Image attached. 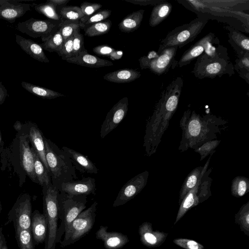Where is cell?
Masks as SVG:
<instances>
[{
    "instance_id": "1",
    "label": "cell",
    "mask_w": 249,
    "mask_h": 249,
    "mask_svg": "<svg viewBox=\"0 0 249 249\" xmlns=\"http://www.w3.org/2000/svg\"><path fill=\"white\" fill-rule=\"evenodd\" d=\"M183 85V79L178 77L161 92L146 125L143 146L147 157L156 152L169 121L178 108Z\"/></svg>"
},
{
    "instance_id": "2",
    "label": "cell",
    "mask_w": 249,
    "mask_h": 249,
    "mask_svg": "<svg viewBox=\"0 0 249 249\" xmlns=\"http://www.w3.org/2000/svg\"><path fill=\"white\" fill-rule=\"evenodd\" d=\"M227 123V121L215 115L201 116L188 108L179 121L182 135L179 151L183 152L189 148L194 150L206 142L217 139Z\"/></svg>"
},
{
    "instance_id": "3",
    "label": "cell",
    "mask_w": 249,
    "mask_h": 249,
    "mask_svg": "<svg viewBox=\"0 0 249 249\" xmlns=\"http://www.w3.org/2000/svg\"><path fill=\"white\" fill-rule=\"evenodd\" d=\"M45 157L52 184L58 190L63 183L77 178L76 169L71 159L50 139L44 138Z\"/></svg>"
},
{
    "instance_id": "4",
    "label": "cell",
    "mask_w": 249,
    "mask_h": 249,
    "mask_svg": "<svg viewBox=\"0 0 249 249\" xmlns=\"http://www.w3.org/2000/svg\"><path fill=\"white\" fill-rule=\"evenodd\" d=\"M43 214L48 224V232L45 241V249H55L58 228L59 190L51 183L42 186Z\"/></svg>"
},
{
    "instance_id": "5",
    "label": "cell",
    "mask_w": 249,
    "mask_h": 249,
    "mask_svg": "<svg viewBox=\"0 0 249 249\" xmlns=\"http://www.w3.org/2000/svg\"><path fill=\"white\" fill-rule=\"evenodd\" d=\"M208 20L206 17L199 15L189 23L175 28L162 39L158 51L174 46L180 48L193 41L201 32Z\"/></svg>"
},
{
    "instance_id": "6",
    "label": "cell",
    "mask_w": 249,
    "mask_h": 249,
    "mask_svg": "<svg viewBox=\"0 0 249 249\" xmlns=\"http://www.w3.org/2000/svg\"><path fill=\"white\" fill-rule=\"evenodd\" d=\"M58 201L60 223L58 228L57 243L61 241L68 226L86 208L87 196L71 195L59 191Z\"/></svg>"
},
{
    "instance_id": "7",
    "label": "cell",
    "mask_w": 249,
    "mask_h": 249,
    "mask_svg": "<svg viewBox=\"0 0 249 249\" xmlns=\"http://www.w3.org/2000/svg\"><path fill=\"white\" fill-rule=\"evenodd\" d=\"M234 71L229 58L211 57L203 53L197 58L192 73L198 79L214 78L224 75L231 76Z\"/></svg>"
},
{
    "instance_id": "8",
    "label": "cell",
    "mask_w": 249,
    "mask_h": 249,
    "mask_svg": "<svg viewBox=\"0 0 249 249\" xmlns=\"http://www.w3.org/2000/svg\"><path fill=\"white\" fill-rule=\"evenodd\" d=\"M97 205L96 201L94 202L68 226L64 232V239L60 242L61 248L75 243L91 231L95 222Z\"/></svg>"
},
{
    "instance_id": "9",
    "label": "cell",
    "mask_w": 249,
    "mask_h": 249,
    "mask_svg": "<svg viewBox=\"0 0 249 249\" xmlns=\"http://www.w3.org/2000/svg\"><path fill=\"white\" fill-rule=\"evenodd\" d=\"M212 168L206 170L196 185L185 196L181 203L174 222L175 225L192 208L209 198L212 195L211 187L212 178L210 177Z\"/></svg>"
},
{
    "instance_id": "10",
    "label": "cell",
    "mask_w": 249,
    "mask_h": 249,
    "mask_svg": "<svg viewBox=\"0 0 249 249\" xmlns=\"http://www.w3.org/2000/svg\"><path fill=\"white\" fill-rule=\"evenodd\" d=\"M178 47L164 48L157 52L152 51L147 55L139 59L142 69H148L155 74L160 75L178 66V61L175 59Z\"/></svg>"
},
{
    "instance_id": "11",
    "label": "cell",
    "mask_w": 249,
    "mask_h": 249,
    "mask_svg": "<svg viewBox=\"0 0 249 249\" xmlns=\"http://www.w3.org/2000/svg\"><path fill=\"white\" fill-rule=\"evenodd\" d=\"M31 198L29 194L20 195L8 213L7 220L4 225L11 222L15 229H23L31 231Z\"/></svg>"
},
{
    "instance_id": "12",
    "label": "cell",
    "mask_w": 249,
    "mask_h": 249,
    "mask_svg": "<svg viewBox=\"0 0 249 249\" xmlns=\"http://www.w3.org/2000/svg\"><path fill=\"white\" fill-rule=\"evenodd\" d=\"M60 22L52 19H39L31 18L24 21L18 22L16 28L22 33L36 38L41 37L44 42L58 29Z\"/></svg>"
},
{
    "instance_id": "13",
    "label": "cell",
    "mask_w": 249,
    "mask_h": 249,
    "mask_svg": "<svg viewBox=\"0 0 249 249\" xmlns=\"http://www.w3.org/2000/svg\"><path fill=\"white\" fill-rule=\"evenodd\" d=\"M149 176V172L145 171L129 180L121 189L113 207L124 205L139 194L146 186Z\"/></svg>"
},
{
    "instance_id": "14",
    "label": "cell",
    "mask_w": 249,
    "mask_h": 249,
    "mask_svg": "<svg viewBox=\"0 0 249 249\" xmlns=\"http://www.w3.org/2000/svg\"><path fill=\"white\" fill-rule=\"evenodd\" d=\"M128 100L127 97L120 100L107 114L100 130L101 138H104L109 133L116 128L123 121L128 110Z\"/></svg>"
},
{
    "instance_id": "15",
    "label": "cell",
    "mask_w": 249,
    "mask_h": 249,
    "mask_svg": "<svg viewBox=\"0 0 249 249\" xmlns=\"http://www.w3.org/2000/svg\"><path fill=\"white\" fill-rule=\"evenodd\" d=\"M18 140L20 166L28 177L33 182L38 184L35 173L34 157L28 136L21 131Z\"/></svg>"
},
{
    "instance_id": "16",
    "label": "cell",
    "mask_w": 249,
    "mask_h": 249,
    "mask_svg": "<svg viewBox=\"0 0 249 249\" xmlns=\"http://www.w3.org/2000/svg\"><path fill=\"white\" fill-rule=\"evenodd\" d=\"M17 130H21L27 135L30 143L31 144V147L49 173V169L45 157L44 136L37 125L34 123H29L26 124V126L24 127L21 125L20 126V128Z\"/></svg>"
},
{
    "instance_id": "17",
    "label": "cell",
    "mask_w": 249,
    "mask_h": 249,
    "mask_svg": "<svg viewBox=\"0 0 249 249\" xmlns=\"http://www.w3.org/2000/svg\"><path fill=\"white\" fill-rule=\"evenodd\" d=\"M17 0H0V18L11 23L22 16L32 7V4Z\"/></svg>"
},
{
    "instance_id": "18",
    "label": "cell",
    "mask_w": 249,
    "mask_h": 249,
    "mask_svg": "<svg viewBox=\"0 0 249 249\" xmlns=\"http://www.w3.org/2000/svg\"><path fill=\"white\" fill-rule=\"evenodd\" d=\"M59 191L71 195H95V179L88 177L81 180L64 182L61 184Z\"/></svg>"
},
{
    "instance_id": "19",
    "label": "cell",
    "mask_w": 249,
    "mask_h": 249,
    "mask_svg": "<svg viewBox=\"0 0 249 249\" xmlns=\"http://www.w3.org/2000/svg\"><path fill=\"white\" fill-rule=\"evenodd\" d=\"M138 232L141 243L150 248L160 246L168 235L166 232L154 231L152 224L149 222L142 223L139 227Z\"/></svg>"
},
{
    "instance_id": "20",
    "label": "cell",
    "mask_w": 249,
    "mask_h": 249,
    "mask_svg": "<svg viewBox=\"0 0 249 249\" xmlns=\"http://www.w3.org/2000/svg\"><path fill=\"white\" fill-rule=\"evenodd\" d=\"M107 226H100L95 235L97 239L101 240L106 249H120L129 240L126 235L116 231H108Z\"/></svg>"
},
{
    "instance_id": "21",
    "label": "cell",
    "mask_w": 249,
    "mask_h": 249,
    "mask_svg": "<svg viewBox=\"0 0 249 249\" xmlns=\"http://www.w3.org/2000/svg\"><path fill=\"white\" fill-rule=\"evenodd\" d=\"M31 232L34 245H37L44 242L48 232V224L45 215L38 210L32 213Z\"/></svg>"
},
{
    "instance_id": "22",
    "label": "cell",
    "mask_w": 249,
    "mask_h": 249,
    "mask_svg": "<svg viewBox=\"0 0 249 249\" xmlns=\"http://www.w3.org/2000/svg\"><path fill=\"white\" fill-rule=\"evenodd\" d=\"M71 159L75 169L81 173L97 174L98 169L92 161L86 156L66 146L61 148Z\"/></svg>"
},
{
    "instance_id": "23",
    "label": "cell",
    "mask_w": 249,
    "mask_h": 249,
    "mask_svg": "<svg viewBox=\"0 0 249 249\" xmlns=\"http://www.w3.org/2000/svg\"><path fill=\"white\" fill-rule=\"evenodd\" d=\"M16 42L23 51L34 59L41 62H50L39 44L17 34L16 35Z\"/></svg>"
},
{
    "instance_id": "24",
    "label": "cell",
    "mask_w": 249,
    "mask_h": 249,
    "mask_svg": "<svg viewBox=\"0 0 249 249\" xmlns=\"http://www.w3.org/2000/svg\"><path fill=\"white\" fill-rule=\"evenodd\" d=\"M66 61L69 63L89 68H101L113 65V63L110 61L90 54L88 53L87 51L72 56Z\"/></svg>"
},
{
    "instance_id": "25",
    "label": "cell",
    "mask_w": 249,
    "mask_h": 249,
    "mask_svg": "<svg viewBox=\"0 0 249 249\" xmlns=\"http://www.w3.org/2000/svg\"><path fill=\"white\" fill-rule=\"evenodd\" d=\"M212 155L213 154L210 155L204 166L194 168L186 177L179 191V204L181 203L187 194L196 185L203 172L208 168Z\"/></svg>"
},
{
    "instance_id": "26",
    "label": "cell",
    "mask_w": 249,
    "mask_h": 249,
    "mask_svg": "<svg viewBox=\"0 0 249 249\" xmlns=\"http://www.w3.org/2000/svg\"><path fill=\"white\" fill-rule=\"evenodd\" d=\"M212 33H210L192 45L182 55L178 61V66L182 67L190 64L201 55L205 51L207 43Z\"/></svg>"
},
{
    "instance_id": "27",
    "label": "cell",
    "mask_w": 249,
    "mask_h": 249,
    "mask_svg": "<svg viewBox=\"0 0 249 249\" xmlns=\"http://www.w3.org/2000/svg\"><path fill=\"white\" fill-rule=\"evenodd\" d=\"M226 29L229 31L228 41L236 52L237 56L249 53V37L231 26H226Z\"/></svg>"
},
{
    "instance_id": "28",
    "label": "cell",
    "mask_w": 249,
    "mask_h": 249,
    "mask_svg": "<svg viewBox=\"0 0 249 249\" xmlns=\"http://www.w3.org/2000/svg\"><path fill=\"white\" fill-rule=\"evenodd\" d=\"M141 75V72L135 70L123 69L107 73L103 76V78L115 83H126L135 80Z\"/></svg>"
},
{
    "instance_id": "29",
    "label": "cell",
    "mask_w": 249,
    "mask_h": 249,
    "mask_svg": "<svg viewBox=\"0 0 249 249\" xmlns=\"http://www.w3.org/2000/svg\"><path fill=\"white\" fill-rule=\"evenodd\" d=\"M172 10L171 3L161 1L156 4L151 13L149 24L152 27L160 24L170 14Z\"/></svg>"
},
{
    "instance_id": "30",
    "label": "cell",
    "mask_w": 249,
    "mask_h": 249,
    "mask_svg": "<svg viewBox=\"0 0 249 249\" xmlns=\"http://www.w3.org/2000/svg\"><path fill=\"white\" fill-rule=\"evenodd\" d=\"M144 12V10L141 9L127 15L119 23V29L124 33H131L136 30L141 24Z\"/></svg>"
},
{
    "instance_id": "31",
    "label": "cell",
    "mask_w": 249,
    "mask_h": 249,
    "mask_svg": "<svg viewBox=\"0 0 249 249\" xmlns=\"http://www.w3.org/2000/svg\"><path fill=\"white\" fill-rule=\"evenodd\" d=\"M21 86L23 88L30 93L44 99H52L65 96L64 95L53 90L35 85L25 81L21 82Z\"/></svg>"
},
{
    "instance_id": "32",
    "label": "cell",
    "mask_w": 249,
    "mask_h": 249,
    "mask_svg": "<svg viewBox=\"0 0 249 249\" xmlns=\"http://www.w3.org/2000/svg\"><path fill=\"white\" fill-rule=\"evenodd\" d=\"M31 148L34 157L35 173L38 184L42 187L51 184V178L48 171L33 148Z\"/></svg>"
},
{
    "instance_id": "33",
    "label": "cell",
    "mask_w": 249,
    "mask_h": 249,
    "mask_svg": "<svg viewBox=\"0 0 249 249\" xmlns=\"http://www.w3.org/2000/svg\"><path fill=\"white\" fill-rule=\"evenodd\" d=\"M231 194L235 197H241L249 192V179L244 176H237L231 181Z\"/></svg>"
},
{
    "instance_id": "34",
    "label": "cell",
    "mask_w": 249,
    "mask_h": 249,
    "mask_svg": "<svg viewBox=\"0 0 249 249\" xmlns=\"http://www.w3.org/2000/svg\"><path fill=\"white\" fill-rule=\"evenodd\" d=\"M235 222L239 225L241 231L249 236V201L243 204L235 214Z\"/></svg>"
},
{
    "instance_id": "35",
    "label": "cell",
    "mask_w": 249,
    "mask_h": 249,
    "mask_svg": "<svg viewBox=\"0 0 249 249\" xmlns=\"http://www.w3.org/2000/svg\"><path fill=\"white\" fill-rule=\"evenodd\" d=\"M81 29H84V27L80 21L61 20L58 26V30L64 41Z\"/></svg>"
},
{
    "instance_id": "36",
    "label": "cell",
    "mask_w": 249,
    "mask_h": 249,
    "mask_svg": "<svg viewBox=\"0 0 249 249\" xmlns=\"http://www.w3.org/2000/svg\"><path fill=\"white\" fill-rule=\"evenodd\" d=\"M15 237L20 249H35L31 231L15 229Z\"/></svg>"
},
{
    "instance_id": "37",
    "label": "cell",
    "mask_w": 249,
    "mask_h": 249,
    "mask_svg": "<svg viewBox=\"0 0 249 249\" xmlns=\"http://www.w3.org/2000/svg\"><path fill=\"white\" fill-rule=\"evenodd\" d=\"M111 25L112 22L108 19L93 24L84 29L85 35L93 37L106 34L109 32Z\"/></svg>"
},
{
    "instance_id": "38",
    "label": "cell",
    "mask_w": 249,
    "mask_h": 249,
    "mask_svg": "<svg viewBox=\"0 0 249 249\" xmlns=\"http://www.w3.org/2000/svg\"><path fill=\"white\" fill-rule=\"evenodd\" d=\"M32 7L38 13L43 15L50 19L58 21L61 20V17L56 11V7L52 3L47 1L40 4L33 3Z\"/></svg>"
},
{
    "instance_id": "39",
    "label": "cell",
    "mask_w": 249,
    "mask_h": 249,
    "mask_svg": "<svg viewBox=\"0 0 249 249\" xmlns=\"http://www.w3.org/2000/svg\"><path fill=\"white\" fill-rule=\"evenodd\" d=\"M64 41L61 34L58 29L51 37L39 44L43 50L58 53L61 50Z\"/></svg>"
},
{
    "instance_id": "40",
    "label": "cell",
    "mask_w": 249,
    "mask_h": 249,
    "mask_svg": "<svg viewBox=\"0 0 249 249\" xmlns=\"http://www.w3.org/2000/svg\"><path fill=\"white\" fill-rule=\"evenodd\" d=\"M61 20L80 21L83 17L80 7L68 6L62 7L59 11Z\"/></svg>"
},
{
    "instance_id": "41",
    "label": "cell",
    "mask_w": 249,
    "mask_h": 249,
    "mask_svg": "<svg viewBox=\"0 0 249 249\" xmlns=\"http://www.w3.org/2000/svg\"><path fill=\"white\" fill-rule=\"evenodd\" d=\"M240 76L245 79L247 83L249 81V53L243 55L237 56L235 64L233 66Z\"/></svg>"
},
{
    "instance_id": "42",
    "label": "cell",
    "mask_w": 249,
    "mask_h": 249,
    "mask_svg": "<svg viewBox=\"0 0 249 249\" xmlns=\"http://www.w3.org/2000/svg\"><path fill=\"white\" fill-rule=\"evenodd\" d=\"M221 140H213L202 144L201 145L194 149V151L199 154L200 156V161H202L210 154H213L215 152V149L220 143Z\"/></svg>"
},
{
    "instance_id": "43",
    "label": "cell",
    "mask_w": 249,
    "mask_h": 249,
    "mask_svg": "<svg viewBox=\"0 0 249 249\" xmlns=\"http://www.w3.org/2000/svg\"><path fill=\"white\" fill-rule=\"evenodd\" d=\"M102 5L100 3L84 2L80 5V8L83 15V18L81 19V22L84 23L95 12L102 7Z\"/></svg>"
},
{
    "instance_id": "44",
    "label": "cell",
    "mask_w": 249,
    "mask_h": 249,
    "mask_svg": "<svg viewBox=\"0 0 249 249\" xmlns=\"http://www.w3.org/2000/svg\"><path fill=\"white\" fill-rule=\"evenodd\" d=\"M111 13V11L105 9L100 10L92 15L88 20L83 23L84 29L89 26L90 25L102 21L108 18Z\"/></svg>"
},
{
    "instance_id": "45",
    "label": "cell",
    "mask_w": 249,
    "mask_h": 249,
    "mask_svg": "<svg viewBox=\"0 0 249 249\" xmlns=\"http://www.w3.org/2000/svg\"><path fill=\"white\" fill-rule=\"evenodd\" d=\"M173 243L178 247L184 249H204L203 245L195 240L183 238H175Z\"/></svg>"
},
{
    "instance_id": "46",
    "label": "cell",
    "mask_w": 249,
    "mask_h": 249,
    "mask_svg": "<svg viewBox=\"0 0 249 249\" xmlns=\"http://www.w3.org/2000/svg\"><path fill=\"white\" fill-rule=\"evenodd\" d=\"M78 30L73 34V56H75L79 53L87 51L84 47V41L83 35Z\"/></svg>"
},
{
    "instance_id": "47",
    "label": "cell",
    "mask_w": 249,
    "mask_h": 249,
    "mask_svg": "<svg viewBox=\"0 0 249 249\" xmlns=\"http://www.w3.org/2000/svg\"><path fill=\"white\" fill-rule=\"evenodd\" d=\"M73 35L65 40L57 53L63 60H66L73 56Z\"/></svg>"
},
{
    "instance_id": "48",
    "label": "cell",
    "mask_w": 249,
    "mask_h": 249,
    "mask_svg": "<svg viewBox=\"0 0 249 249\" xmlns=\"http://www.w3.org/2000/svg\"><path fill=\"white\" fill-rule=\"evenodd\" d=\"M115 51V50L111 47L105 45H99L93 48V52L101 56L107 57H109Z\"/></svg>"
},
{
    "instance_id": "49",
    "label": "cell",
    "mask_w": 249,
    "mask_h": 249,
    "mask_svg": "<svg viewBox=\"0 0 249 249\" xmlns=\"http://www.w3.org/2000/svg\"><path fill=\"white\" fill-rule=\"evenodd\" d=\"M125 1L140 5H154L162 1L161 0H125Z\"/></svg>"
},
{
    "instance_id": "50",
    "label": "cell",
    "mask_w": 249,
    "mask_h": 249,
    "mask_svg": "<svg viewBox=\"0 0 249 249\" xmlns=\"http://www.w3.org/2000/svg\"><path fill=\"white\" fill-rule=\"evenodd\" d=\"M7 96L8 92L2 83L0 82V105L4 103Z\"/></svg>"
},
{
    "instance_id": "51",
    "label": "cell",
    "mask_w": 249,
    "mask_h": 249,
    "mask_svg": "<svg viewBox=\"0 0 249 249\" xmlns=\"http://www.w3.org/2000/svg\"><path fill=\"white\" fill-rule=\"evenodd\" d=\"M123 55V52L121 50H116L114 51L108 57L113 60L120 59Z\"/></svg>"
},
{
    "instance_id": "52",
    "label": "cell",
    "mask_w": 249,
    "mask_h": 249,
    "mask_svg": "<svg viewBox=\"0 0 249 249\" xmlns=\"http://www.w3.org/2000/svg\"><path fill=\"white\" fill-rule=\"evenodd\" d=\"M47 1L52 3L56 7L57 6L66 5L70 0H48Z\"/></svg>"
},
{
    "instance_id": "53",
    "label": "cell",
    "mask_w": 249,
    "mask_h": 249,
    "mask_svg": "<svg viewBox=\"0 0 249 249\" xmlns=\"http://www.w3.org/2000/svg\"><path fill=\"white\" fill-rule=\"evenodd\" d=\"M4 237L2 233V228H0V249L1 248V244L3 241V239Z\"/></svg>"
},
{
    "instance_id": "54",
    "label": "cell",
    "mask_w": 249,
    "mask_h": 249,
    "mask_svg": "<svg viewBox=\"0 0 249 249\" xmlns=\"http://www.w3.org/2000/svg\"><path fill=\"white\" fill-rule=\"evenodd\" d=\"M0 249H8L6 242L5 239V238L4 237L3 239V241L1 244Z\"/></svg>"
},
{
    "instance_id": "55",
    "label": "cell",
    "mask_w": 249,
    "mask_h": 249,
    "mask_svg": "<svg viewBox=\"0 0 249 249\" xmlns=\"http://www.w3.org/2000/svg\"><path fill=\"white\" fill-rule=\"evenodd\" d=\"M1 142H2V137H1V132H0V148Z\"/></svg>"
},
{
    "instance_id": "56",
    "label": "cell",
    "mask_w": 249,
    "mask_h": 249,
    "mask_svg": "<svg viewBox=\"0 0 249 249\" xmlns=\"http://www.w3.org/2000/svg\"><path fill=\"white\" fill-rule=\"evenodd\" d=\"M1 210H2V206H1V202L0 201V213H1Z\"/></svg>"
}]
</instances>
